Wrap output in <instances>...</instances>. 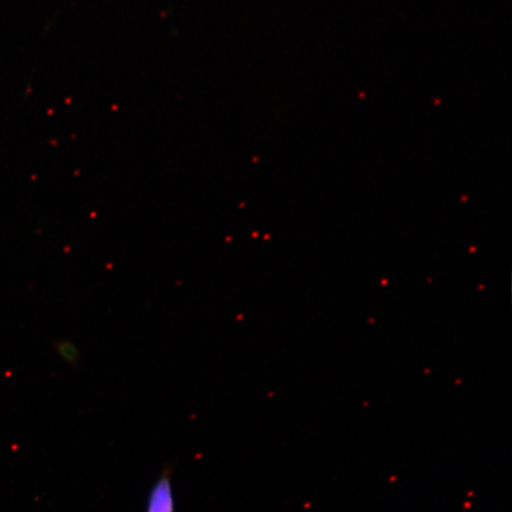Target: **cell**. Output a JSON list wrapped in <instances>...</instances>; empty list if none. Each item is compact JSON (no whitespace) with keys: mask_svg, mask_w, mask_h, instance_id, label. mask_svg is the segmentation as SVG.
<instances>
[{"mask_svg":"<svg viewBox=\"0 0 512 512\" xmlns=\"http://www.w3.org/2000/svg\"><path fill=\"white\" fill-rule=\"evenodd\" d=\"M146 512H176L174 486L169 471H165L153 484L147 499Z\"/></svg>","mask_w":512,"mask_h":512,"instance_id":"cell-1","label":"cell"},{"mask_svg":"<svg viewBox=\"0 0 512 512\" xmlns=\"http://www.w3.org/2000/svg\"><path fill=\"white\" fill-rule=\"evenodd\" d=\"M59 350L63 360H66V362H78L79 352L75 349L73 344L62 343L59 345Z\"/></svg>","mask_w":512,"mask_h":512,"instance_id":"cell-2","label":"cell"}]
</instances>
